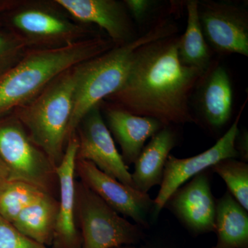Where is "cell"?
<instances>
[{"label":"cell","instance_id":"cell-1","mask_svg":"<svg viewBox=\"0 0 248 248\" xmlns=\"http://www.w3.org/2000/svg\"><path fill=\"white\" fill-rule=\"evenodd\" d=\"M179 37L159 39L137 49L123 85L106 99L165 126L198 123L191 111L190 97L205 73L181 63Z\"/></svg>","mask_w":248,"mask_h":248},{"label":"cell","instance_id":"cell-2","mask_svg":"<svg viewBox=\"0 0 248 248\" xmlns=\"http://www.w3.org/2000/svg\"><path fill=\"white\" fill-rule=\"evenodd\" d=\"M115 46L108 37H91L56 48L28 50L0 76V120L37 97L55 78Z\"/></svg>","mask_w":248,"mask_h":248},{"label":"cell","instance_id":"cell-3","mask_svg":"<svg viewBox=\"0 0 248 248\" xmlns=\"http://www.w3.org/2000/svg\"><path fill=\"white\" fill-rule=\"evenodd\" d=\"M177 33V26L169 18L161 17L149 30L133 42L114 46L105 53L77 65L68 140L76 134L80 122L93 107L120 89L128 76L137 49L148 42Z\"/></svg>","mask_w":248,"mask_h":248},{"label":"cell","instance_id":"cell-4","mask_svg":"<svg viewBox=\"0 0 248 248\" xmlns=\"http://www.w3.org/2000/svg\"><path fill=\"white\" fill-rule=\"evenodd\" d=\"M75 67L55 78L37 97L13 113L31 140L56 167L63 159L68 141L76 83Z\"/></svg>","mask_w":248,"mask_h":248},{"label":"cell","instance_id":"cell-5","mask_svg":"<svg viewBox=\"0 0 248 248\" xmlns=\"http://www.w3.org/2000/svg\"><path fill=\"white\" fill-rule=\"evenodd\" d=\"M0 159L9 180L20 181L59 199L57 167L12 115L0 120Z\"/></svg>","mask_w":248,"mask_h":248},{"label":"cell","instance_id":"cell-6","mask_svg":"<svg viewBox=\"0 0 248 248\" xmlns=\"http://www.w3.org/2000/svg\"><path fill=\"white\" fill-rule=\"evenodd\" d=\"M77 226L81 248H115L141 244L144 230L109 206L82 183H76Z\"/></svg>","mask_w":248,"mask_h":248},{"label":"cell","instance_id":"cell-7","mask_svg":"<svg viewBox=\"0 0 248 248\" xmlns=\"http://www.w3.org/2000/svg\"><path fill=\"white\" fill-rule=\"evenodd\" d=\"M7 14L11 30L24 39L31 49L64 46L99 36L45 3L22 2Z\"/></svg>","mask_w":248,"mask_h":248},{"label":"cell","instance_id":"cell-8","mask_svg":"<svg viewBox=\"0 0 248 248\" xmlns=\"http://www.w3.org/2000/svg\"><path fill=\"white\" fill-rule=\"evenodd\" d=\"M248 97L241 106L229 130L207 151L189 158L179 159L170 155L165 165L164 176L159 193L154 200L152 221H156L166 202L179 187L197 174L207 170L222 160L236 159L239 154L235 141L239 132V124Z\"/></svg>","mask_w":248,"mask_h":248},{"label":"cell","instance_id":"cell-9","mask_svg":"<svg viewBox=\"0 0 248 248\" xmlns=\"http://www.w3.org/2000/svg\"><path fill=\"white\" fill-rule=\"evenodd\" d=\"M199 17L207 43L221 55L248 57V11L223 1H199Z\"/></svg>","mask_w":248,"mask_h":248},{"label":"cell","instance_id":"cell-10","mask_svg":"<svg viewBox=\"0 0 248 248\" xmlns=\"http://www.w3.org/2000/svg\"><path fill=\"white\" fill-rule=\"evenodd\" d=\"M76 175L80 182L99 196L117 213L131 218L143 229L149 228L154 200L143 193L108 175L93 163L76 159Z\"/></svg>","mask_w":248,"mask_h":248},{"label":"cell","instance_id":"cell-11","mask_svg":"<svg viewBox=\"0 0 248 248\" xmlns=\"http://www.w3.org/2000/svg\"><path fill=\"white\" fill-rule=\"evenodd\" d=\"M76 135L78 141L76 159L90 161L108 175L133 187L131 174L116 148L103 117L100 104L83 117Z\"/></svg>","mask_w":248,"mask_h":248},{"label":"cell","instance_id":"cell-12","mask_svg":"<svg viewBox=\"0 0 248 248\" xmlns=\"http://www.w3.org/2000/svg\"><path fill=\"white\" fill-rule=\"evenodd\" d=\"M209 174L207 170L197 174L185 186L179 187L165 205L196 236L215 231L216 201Z\"/></svg>","mask_w":248,"mask_h":248},{"label":"cell","instance_id":"cell-13","mask_svg":"<svg viewBox=\"0 0 248 248\" xmlns=\"http://www.w3.org/2000/svg\"><path fill=\"white\" fill-rule=\"evenodd\" d=\"M54 2L80 24H93L105 31L115 46L138 37L124 2L116 0H55Z\"/></svg>","mask_w":248,"mask_h":248},{"label":"cell","instance_id":"cell-14","mask_svg":"<svg viewBox=\"0 0 248 248\" xmlns=\"http://www.w3.org/2000/svg\"><path fill=\"white\" fill-rule=\"evenodd\" d=\"M78 148L76 134L68 140L62 162L57 167L59 207L52 248H81L82 239L76 217V161Z\"/></svg>","mask_w":248,"mask_h":248},{"label":"cell","instance_id":"cell-15","mask_svg":"<svg viewBox=\"0 0 248 248\" xmlns=\"http://www.w3.org/2000/svg\"><path fill=\"white\" fill-rule=\"evenodd\" d=\"M106 124L113 140L120 145L127 166L135 164L145 143L165 125L159 121L130 113L111 103H101Z\"/></svg>","mask_w":248,"mask_h":248},{"label":"cell","instance_id":"cell-16","mask_svg":"<svg viewBox=\"0 0 248 248\" xmlns=\"http://www.w3.org/2000/svg\"><path fill=\"white\" fill-rule=\"evenodd\" d=\"M196 88L202 118L210 128H223L231 120L233 105L232 84L226 68L213 62Z\"/></svg>","mask_w":248,"mask_h":248},{"label":"cell","instance_id":"cell-17","mask_svg":"<svg viewBox=\"0 0 248 248\" xmlns=\"http://www.w3.org/2000/svg\"><path fill=\"white\" fill-rule=\"evenodd\" d=\"M177 141V134L172 125L164 126L151 138L134 164L131 174L134 188L148 193L154 186H161L165 165Z\"/></svg>","mask_w":248,"mask_h":248},{"label":"cell","instance_id":"cell-18","mask_svg":"<svg viewBox=\"0 0 248 248\" xmlns=\"http://www.w3.org/2000/svg\"><path fill=\"white\" fill-rule=\"evenodd\" d=\"M217 248H248V213L229 192L216 202Z\"/></svg>","mask_w":248,"mask_h":248},{"label":"cell","instance_id":"cell-19","mask_svg":"<svg viewBox=\"0 0 248 248\" xmlns=\"http://www.w3.org/2000/svg\"><path fill=\"white\" fill-rule=\"evenodd\" d=\"M59 199L44 194L24 209L13 225L34 241L51 246L58 217Z\"/></svg>","mask_w":248,"mask_h":248},{"label":"cell","instance_id":"cell-20","mask_svg":"<svg viewBox=\"0 0 248 248\" xmlns=\"http://www.w3.org/2000/svg\"><path fill=\"white\" fill-rule=\"evenodd\" d=\"M197 0L186 1L187 27L179 37L178 56L184 66L200 70L205 73L213 63L212 51L204 37L200 17Z\"/></svg>","mask_w":248,"mask_h":248},{"label":"cell","instance_id":"cell-21","mask_svg":"<svg viewBox=\"0 0 248 248\" xmlns=\"http://www.w3.org/2000/svg\"><path fill=\"white\" fill-rule=\"evenodd\" d=\"M44 194L27 183L9 179L0 185V217L14 223L24 209Z\"/></svg>","mask_w":248,"mask_h":248},{"label":"cell","instance_id":"cell-22","mask_svg":"<svg viewBox=\"0 0 248 248\" xmlns=\"http://www.w3.org/2000/svg\"><path fill=\"white\" fill-rule=\"evenodd\" d=\"M226 182L228 192L248 210V164L236 159L222 160L210 168Z\"/></svg>","mask_w":248,"mask_h":248},{"label":"cell","instance_id":"cell-23","mask_svg":"<svg viewBox=\"0 0 248 248\" xmlns=\"http://www.w3.org/2000/svg\"><path fill=\"white\" fill-rule=\"evenodd\" d=\"M29 49L27 42L17 32L0 28V76L13 68Z\"/></svg>","mask_w":248,"mask_h":248},{"label":"cell","instance_id":"cell-24","mask_svg":"<svg viewBox=\"0 0 248 248\" xmlns=\"http://www.w3.org/2000/svg\"><path fill=\"white\" fill-rule=\"evenodd\" d=\"M0 248H49L20 232L0 217Z\"/></svg>","mask_w":248,"mask_h":248},{"label":"cell","instance_id":"cell-25","mask_svg":"<svg viewBox=\"0 0 248 248\" xmlns=\"http://www.w3.org/2000/svg\"><path fill=\"white\" fill-rule=\"evenodd\" d=\"M123 2L130 17L138 23L146 20L156 4L151 0H125Z\"/></svg>","mask_w":248,"mask_h":248},{"label":"cell","instance_id":"cell-26","mask_svg":"<svg viewBox=\"0 0 248 248\" xmlns=\"http://www.w3.org/2000/svg\"><path fill=\"white\" fill-rule=\"evenodd\" d=\"M235 147L242 161L247 163L248 160V134L246 130L239 132L235 141Z\"/></svg>","mask_w":248,"mask_h":248},{"label":"cell","instance_id":"cell-27","mask_svg":"<svg viewBox=\"0 0 248 248\" xmlns=\"http://www.w3.org/2000/svg\"><path fill=\"white\" fill-rule=\"evenodd\" d=\"M22 1H16V0H0V28L2 27L1 19L9 11H12L17 7Z\"/></svg>","mask_w":248,"mask_h":248},{"label":"cell","instance_id":"cell-28","mask_svg":"<svg viewBox=\"0 0 248 248\" xmlns=\"http://www.w3.org/2000/svg\"><path fill=\"white\" fill-rule=\"evenodd\" d=\"M9 173L4 163L0 159V185L9 180Z\"/></svg>","mask_w":248,"mask_h":248},{"label":"cell","instance_id":"cell-29","mask_svg":"<svg viewBox=\"0 0 248 248\" xmlns=\"http://www.w3.org/2000/svg\"><path fill=\"white\" fill-rule=\"evenodd\" d=\"M115 248H165L162 246H157L156 244H151V243H147L144 244H137V245H128V246H120Z\"/></svg>","mask_w":248,"mask_h":248},{"label":"cell","instance_id":"cell-30","mask_svg":"<svg viewBox=\"0 0 248 248\" xmlns=\"http://www.w3.org/2000/svg\"><path fill=\"white\" fill-rule=\"evenodd\" d=\"M215 248V247H213V248Z\"/></svg>","mask_w":248,"mask_h":248}]
</instances>
